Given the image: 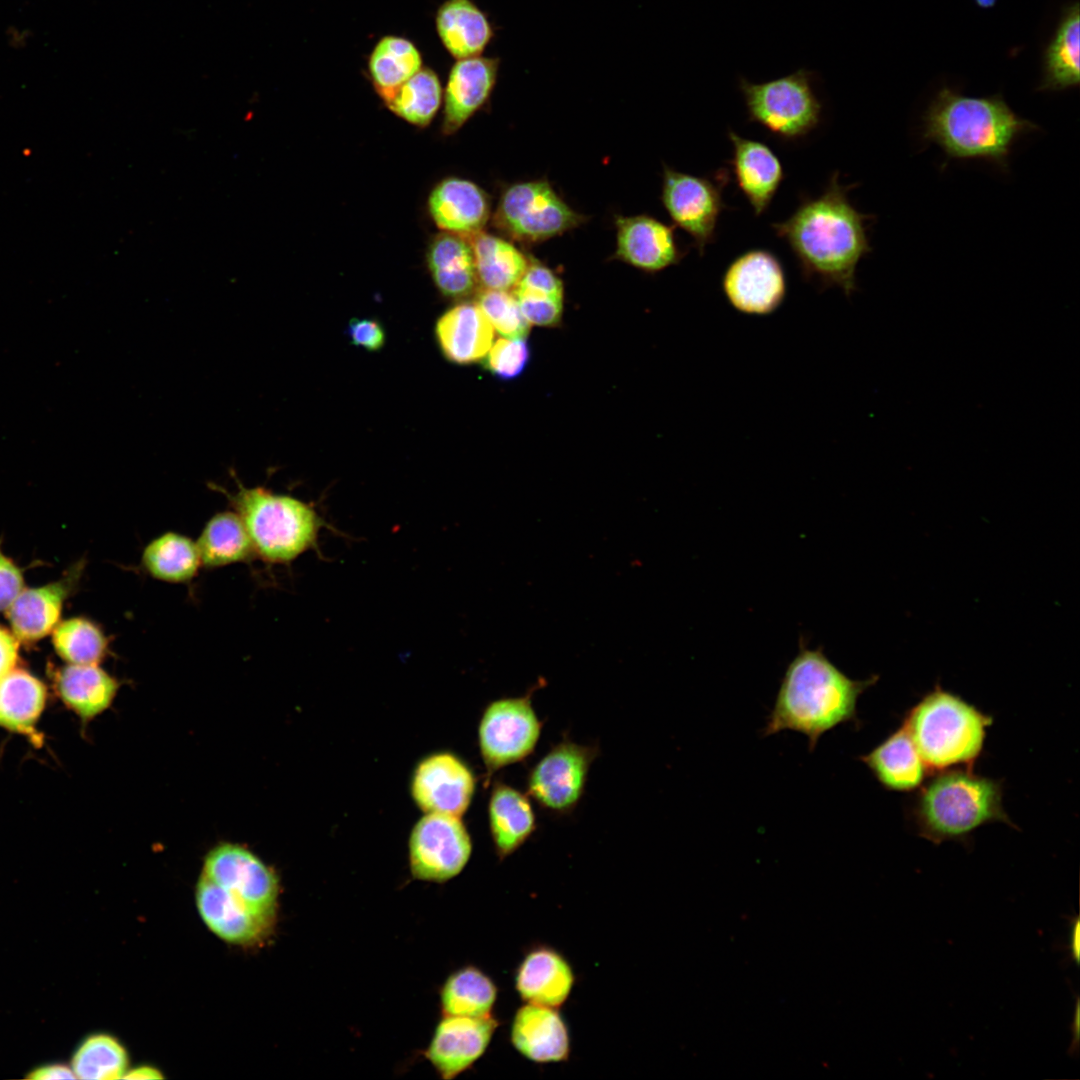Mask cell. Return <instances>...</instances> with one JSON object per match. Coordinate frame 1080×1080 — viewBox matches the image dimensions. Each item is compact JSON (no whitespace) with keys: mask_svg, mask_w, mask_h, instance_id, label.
<instances>
[{"mask_svg":"<svg viewBox=\"0 0 1080 1080\" xmlns=\"http://www.w3.org/2000/svg\"><path fill=\"white\" fill-rule=\"evenodd\" d=\"M913 815L921 835L934 842L959 839L987 822H1009L1000 784L967 770L934 777L919 793Z\"/></svg>","mask_w":1080,"mask_h":1080,"instance_id":"cell-5","label":"cell"},{"mask_svg":"<svg viewBox=\"0 0 1080 1080\" xmlns=\"http://www.w3.org/2000/svg\"><path fill=\"white\" fill-rule=\"evenodd\" d=\"M54 681L62 702L84 723L109 709L121 686L99 664H68L55 673Z\"/></svg>","mask_w":1080,"mask_h":1080,"instance_id":"cell-25","label":"cell"},{"mask_svg":"<svg viewBox=\"0 0 1080 1080\" xmlns=\"http://www.w3.org/2000/svg\"><path fill=\"white\" fill-rule=\"evenodd\" d=\"M23 589L22 570L2 552L0 547V612H6Z\"/></svg>","mask_w":1080,"mask_h":1080,"instance_id":"cell-44","label":"cell"},{"mask_svg":"<svg viewBox=\"0 0 1080 1080\" xmlns=\"http://www.w3.org/2000/svg\"><path fill=\"white\" fill-rule=\"evenodd\" d=\"M436 335L448 360L468 364L486 356L494 329L476 303H463L440 317Z\"/></svg>","mask_w":1080,"mask_h":1080,"instance_id":"cell-27","label":"cell"},{"mask_svg":"<svg viewBox=\"0 0 1080 1080\" xmlns=\"http://www.w3.org/2000/svg\"><path fill=\"white\" fill-rule=\"evenodd\" d=\"M500 58L475 56L457 60L450 69L444 93L442 130L458 131L490 98L497 82Z\"/></svg>","mask_w":1080,"mask_h":1080,"instance_id":"cell-19","label":"cell"},{"mask_svg":"<svg viewBox=\"0 0 1080 1080\" xmlns=\"http://www.w3.org/2000/svg\"><path fill=\"white\" fill-rule=\"evenodd\" d=\"M123 1078L126 1079H159L163 1078L160 1071L151 1066H140L126 1071Z\"/></svg>","mask_w":1080,"mask_h":1080,"instance_id":"cell-48","label":"cell"},{"mask_svg":"<svg viewBox=\"0 0 1080 1080\" xmlns=\"http://www.w3.org/2000/svg\"><path fill=\"white\" fill-rule=\"evenodd\" d=\"M877 676L854 680L840 670L823 648L811 649L801 642L788 664L762 736L790 730L803 734L813 752L819 739L839 725L858 721L860 695L874 685Z\"/></svg>","mask_w":1080,"mask_h":1080,"instance_id":"cell-2","label":"cell"},{"mask_svg":"<svg viewBox=\"0 0 1080 1080\" xmlns=\"http://www.w3.org/2000/svg\"><path fill=\"white\" fill-rule=\"evenodd\" d=\"M348 335L356 346H361L369 351L379 350L385 342V333L382 326L371 319H351L348 325Z\"/></svg>","mask_w":1080,"mask_h":1080,"instance_id":"cell-45","label":"cell"},{"mask_svg":"<svg viewBox=\"0 0 1080 1080\" xmlns=\"http://www.w3.org/2000/svg\"><path fill=\"white\" fill-rule=\"evenodd\" d=\"M467 239L478 282L485 289L511 291L524 274L529 258L512 242L483 231Z\"/></svg>","mask_w":1080,"mask_h":1080,"instance_id":"cell-32","label":"cell"},{"mask_svg":"<svg viewBox=\"0 0 1080 1080\" xmlns=\"http://www.w3.org/2000/svg\"><path fill=\"white\" fill-rule=\"evenodd\" d=\"M1079 3L1065 7L1043 56L1041 90H1063L1080 80Z\"/></svg>","mask_w":1080,"mask_h":1080,"instance_id":"cell-33","label":"cell"},{"mask_svg":"<svg viewBox=\"0 0 1080 1080\" xmlns=\"http://www.w3.org/2000/svg\"><path fill=\"white\" fill-rule=\"evenodd\" d=\"M510 1041L519 1054L534 1063L565 1062L570 1056V1033L558 1008L531 1003L521 1006L511 1023Z\"/></svg>","mask_w":1080,"mask_h":1080,"instance_id":"cell-21","label":"cell"},{"mask_svg":"<svg viewBox=\"0 0 1080 1080\" xmlns=\"http://www.w3.org/2000/svg\"><path fill=\"white\" fill-rule=\"evenodd\" d=\"M816 75L801 68L762 83L738 80L748 120L785 142L806 137L822 120L823 104L815 91Z\"/></svg>","mask_w":1080,"mask_h":1080,"instance_id":"cell-7","label":"cell"},{"mask_svg":"<svg viewBox=\"0 0 1080 1080\" xmlns=\"http://www.w3.org/2000/svg\"><path fill=\"white\" fill-rule=\"evenodd\" d=\"M888 790L909 791L918 787L926 765L904 727L859 758Z\"/></svg>","mask_w":1080,"mask_h":1080,"instance_id":"cell-30","label":"cell"},{"mask_svg":"<svg viewBox=\"0 0 1080 1080\" xmlns=\"http://www.w3.org/2000/svg\"><path fill=\"white\" fill-rule=\"evenodd\" d=\"M45 684L30 672L13 668L0 676V727L40 742L37 722L45 708Z\"/></svg>","mask_w":1080,"mask_h":1080,"instance_id":"cell-29","label":"cell"},{"mask_svg":"<svg viewBox=\"0 0 1080 1080\" xmlns=\"http://www.w3.org/2000/svg\"><path fill=\"white\" fill-rule=\"evenodd\" d=\"M19 641L14 634L0 626V676L16 667Z\"/></svg>","mask_w":1080,"mask_h":1080,"instance_id":"cell-46","label":"cell"},{"mask_svg":"<svg viewBox=\"0 0 1080 1080\" xmlns=\"http://www.w3.org/2000/svg\"><path fill=\"white\" fill-rule=\"evenodd\" d=\"M541 729L530 693L489 703L478 727L480 754L489 775L532 754Z\"/></svg>","mask_w":1080,"mask_h":1080,"instance_id":"cell-9","label":"cell"},{"mask_svg":"<svg viewBox=\"0 0 1080 1080\" xmlns=\"http://www.w3.org/2000/svg\"><path fill=\"white\" fill-rule=\"evenodd\" d=\"M144 570L168 583L190 582L202 566L196 542L176 532H166L150 541L141 556Z\"/></svg>","mask_w":1080,"mask_h":1080,"instance_id":"cell-37","label":"cell"},{"mask_svg":"<svg viewBox=\"0 0 1080 1080\" xmlns=\"http://www.w3.org/2000/svg\"><path fill=\"white\" fill-rule=\"evenodd\" d=\"M428 206L439 229L465 238L483 231L490 215L487 194L475 183L455 177L433 189Z\"/></svg>","mask_w":1080,"mask_h":1080,"instance_id":"cell-24","label":"cell"},{"mask_svg":"<svg viewBox=\"0 0 1080 1080\" xmlns=\"http://www.w3.org/2000/svg\"><path fill=\"white\" fill-rule=\"evenodd\" d=\"M56 653L68 664H100L110 653V640L99 625L85 617L61 621L53 630Z\"/></svg>","mask_w":1080,"mask_h":1080,"instance_id":"cell-39","label":"cell"},{"mask_svg":"<svg viewBox=\"0 0 1080 1080\" xmlns=\"http://www.w3.org/2000/svg\"><path fill=\"white\" fill-rule=\"evenodd\" d=\"M997 0H975L976 4L981 8H991L995 5Z\"/></svg>","mask_w":1080,"mask_h":1080,"instance_id":"cell-50","label":"cell"},{"mask_svg":"<svg viewBox=\"0 0 1080 1080\" xmlns=\"http://www.w3.org/2000/svg\"><path fill=\"white\" fill-rule=\"evenodd\" d=\"M442 99V87L437 74L422 67L403 83L385 105L405 121L427 126L436 115Z\"/></svg>","mask_w":1080,"mask_h":1080,"instance_id":"cell-40","label":"cell"},{"mask_svg":"<svg viewBox=\"0 0 1080 1080\" xmlns=\"http://www.w3.org/2000/svg\"><path fill=\"white\" fill-rule=\"evenodd\" d=\"M127 1066L125 1048L116 1038L103 1033L87 1037L75 1051L71 1062L76 1078L87 1080L123 1078Z\"/></svg>","mask_w":1080,"mask_h":1080,"instance_id":"cell-41","label":"cell"},{"mask_svg":"<svg viewBox=\"0 0 1080 1080\" xmlns=\"http://www.w3.org/2000/svg\"><path fill=\"white\" fill-rule=\"evenodd\" d=\"M853 187L841 185L835 171L818 197L802 195L789 218L771 224L790 247L805 280L821 289L838 287L846 296L857 288L859 261L872 251L866 225L871 215L851 204L847 194Z\"/></svg>","mask_w":1080,"mask_h":1080,"instance_id":"cell-1","label":"cell"},{"mask_svg":"<svg viewBox=\"0 0 1080 1080\" xmlns=\"http://www.w3.org/2000/svg\"><path fill=\"white\" fill-rule=\"evenodd\" d=\"M721 284L734 309L757 316L776 311L787 290L780 260L764 249L749 250L735 258L725 270Z\"/></svg>","mask_w":1080,"mask_h":1080,"instance_id":"cell-14","label":"cell"},{"mask_svg":"<svg viewBox=\"0 0 1080 1080\" xmlns=\"http://www.w3.org/2000/svg\"><path fill=\"white\" fill-rule=\"evenodd\" d=\"M514 983L519 997L526 1003L559 1008L572 991L575 974L561 952L539 944L523 956Z\"/></svg>","mask_w":1080,"mask_h":1080,"instance_id":"cell-22","label":"cell"},{"mask_svg":"<svg viewBox=\"0 0 1080 1080\" xmlns=\"http://www.w3.org/2000/svg\"><path fill=\"white\" fill-rule=\"evenodd\" d=\"M499 1022L492 1015H443L425 1057L438 1074L451 1080L469 1069L487 1050Z\"/></svg>","mask_w":1080,"mask_h":1080,"instance_id":"cell-16","label":"cell"},{"mask_svg":"<svg viewBox=\"0 0 1080 1080\" xmlns=\"http://www.w3.org/2000/svg\"><path fill=\"white\" fill-rule=\"evenodd\" d=\"M525 339L499 338L491 345L485 358L486 367L502 378H513L521 373L528 361Z\"/></svg>","mask_w":1080,"mask_h":1080,"instance_id":"cell-43","label":"cell"},{"mask_svg":"<svg viewBox=\"0 0 1080 1080\" xmlns=\"http://www.w3.org/2000/svg\"><path fill=\"white\" fill-rule=\"evenodd\" d=\"M231 474L237 487L234 492L217 484L209 486L220 491L241 518L256 557L270 564H288L317 548L324 522L310 504L262 486L246 487Z\"/></svg>","mask_w":1080,"mask_h":1080,"instance_id":"cell-4","label":"cell"},{"mask_svg":"<svg viewBox=\"0 0 1080 1080\" xmlns=\"http://www.w3.org/2000/svg\"><path fill=\"white\" fill-rule=\"evenodd\" d=\"M598 750L568 739L553 746L529 771L527 795L553 813L572 811L582 798Z\"/></svg>","mask_w":1080,"mask_h":1080,"instance_id":"cell-12","label":"cell"},{"mask_svg":"<svg viewBox=\"0 0 1080 1080\" xmlns=\"http://www.w3.org/2000/svg\"><path fill=\"white\" fill-rule=\"evenodd\" d=\"M201 875L251 908L276 916L278 876L248 848L229 842L217 845L205 857Z\"/></svg>","mask_w":1080,"mask_h":1080,"instance_id":"cell-13","label":"cell"},{"mask_svg":"<svg viewBox=\"0 0 1080 1080\" xmlns=\"http://www.w3.org/2000/svg\"><path fill=\"white\" fill-rule=\"evenodd\" d=\"M991 723V717L937 687L912 708L903 727L927 769H944L975 761Z\"/></svg>","mask_w":1080,"mask_h":1080,"instance_id":"cell-6","label":"cell"},{"mask_svg":"<svg viewBox=\"0 0 1080 1080\" xmlns=\"http://www.w3.org/2000/svg\"><path fill=\"white\" fill-rule=\"evenodd\" d=\"M488 820L497 856L504 859L518 850L536 829L527 794L505 783H495L488 803Z\"/></svg>","mask_w":1080,"mask_h":1080,"instance_id":"cell-28","label":"cell"},{"mask_svg":"<svg viewBox=\"0 0 1080 1080\" xmlns=\"http://www.w3.org/2000/svg\"><path fill=\"white\" fill-rule=\"evenodd\" d=\"M1037 128L1001 95L968 97L944 87L924 115L922 137L950 158H981L1006 168L1017 138Z\"/></svg>","mask_w":1080,"mask_h":1080,"instance_id":"cell-3","label":"cell"},{"mask_svg":"<svg viewBox=\"0 0 1080 1080\" xmlns=\"http://www.w3.org/2000/svg\"><path fill=\"white\" fill-rule=\"evenodd\" d=\"M422 65V55L415 44L397 35L380 38L368 58L371 82L384 103L415 75Z\"/></svg>","mask_w":1080,"mask_h":1080,"instance_id":"cell-36","label":"cell"},{"mask_svg":"<svg viewBox=\"0 0 1080 1080\" xmlns=\"http://www.w3.org/2000/svg\"><path fill=\"white\" fill-rule=\"evenodd\" d=\"M196 546L202 566L208 568L248 562L256 557L250 536L234 510L211 517Z\"/></svg>","mask_w":1080,"mask_h":1080,"instance_id":"cell-35","label":"cell"},{"mask_svg":"<svg viewBox=\"0 0 1080 1080\" xmlns=\"http://www.w3.org/2000/svg\"><path fill=\"white\" fill-rule=\"evenodd\" d=\"M733 156L728 160L736 184L755 216L769 207L785 174L779 158L764 143L743 138L728 129Z\"/></svg>","mask_w":1080,"mask_h":1080,"instance_id":"cell-23","label":"cell"},{"mask_svg":"<svg viewBox=\"0 0 1080 1080\" xmlns=\"http://www.w3.org/2000/svg\"><path fill=\"white\" fill-rule=\"evenodd\" d=\"M201 918L218 937L234 944H254L272 931L276 916L261 913L201 875L196 888Z\"/></svg>","mask_w":1080,"mask_h":1080,"instance_id":"cell-17","label":"cell"},{"mask_svg":"<svg viewBox=\"0 0 1080 1080\" xmlns=\"http://www.w3.org/2000/svg\"><path fill=\"white\" fill-rule=\"evenodd\" d=\"M585 221L544 179L507 187L493 216L494 226L515 241L533 244L569 231Z\"/></svg>","mask_w":1080,"mask_h":1080,"instance_id":"cell-8","label":"cell"},{"mask_svg":"<svg viewBox=\"0 0 1080 1080\" xmlns=\"http://www.w3.org/2000/svg\"><path fill=\"white\" fill-rule=\"evenodd\" d=\"M615 225L614 256L634 267L657 272L677 264L684 256L674 229L651 216H617Z\"/></svg>","mask_w":1080,"mask_h":1080,"instance_id":"cell-20","label":"cell"},{"mask_svg":"<svg viewBox=\"0 0 1080 1080\" xmlns=\"http://www.w3.org/2000/svg\"><path fill=\"white\" fill-rule=\"evenodd\" d=\"M435 26L441 43L457 60L480 56L495 35L488 15L473 0L444 1Z\"/></svg>","mask_w":1080,"mask_h":1080,"instance_id":"cell-26","label":"cell"},{"mask_svg":"<svg viewBox=\"0 0 1080 1080\" xmlns=\"http://www.w3.org/2000/svg\"><path fill=\"white\" fill-rule=\"evenodd\" d=\"M35 1080H51V1079H74L76 1078L71 1067L64 1064H46L39 1066L26 1076Z\"/></svg>","mask_w":1080,"mask_h":1080,"instance_id":"cell-47","label":"cell"},{"mask_svg":"<svg viewBox=\"0 0 1080 1080\" xmlns=\"http://www.w3.org/2000/svg\"><path fill=\"white\" fill-rule=\"evenodd\" d=\"M427 261L437 288L446 296H466L478 283L473 250L463 236L438 234L431 242Z\"/></svg>","mask_w":1080,"mask_h":1080,"instance_id":"cell-31","label":"cell"},{"mask_svg":"<svg viewBox=\"0 0 1080 1080\" xmlns=\"http://www.w3.org/2000/svg\"><path fill=\"white\" fill-rule=\"evenodd\" d=\"M728 177L724 169L713 176H694L664 167L662 203L672 221L691 236L700 256L714 241L718 218L727 209L722 193Z\"/></svg>","mask_w":1080,"mask_h":1080,"instance_id":"cell-10","label":"cell"},{"mask_svg":"<svg viewBox=\"0 0 1080 1080\" xmlns=\"http://www.w3.org/2000/svg\"><path fill=\"white\" fill-rule=\"evenodd\" d=\"M409 865L414 878L442 883L457 876L472 853L471 837L461 817L425 814L409 837Z\"/></svg>","mask_w":1080,"mask_h":1080,"instance_id":"cell-11","label":"cell"},{"mask_svg":"<svg viewBox=\"0 0 1080 1080\" xmlns=\"http://www.w3.org/2000/svg\"><path fill=\"white\" fill-rule=\"evenodd\" d=\"M1072 929L1070 930L1069 946L1073 960L1079 959V921L1076 918L1072 921Z\"/></svg>","mask_w":1080,"mask_h":1080,"instance_id":"cell-49","label":"cell"},{"mask_svg":"<svg viewBox=\"0 0 1080 1080\" xmlns=\"http://www.w3.org/2000/svg\"><path fill=\"white\" fill-rule=\"evenodd\" d=\"M520 311L530 325L554 326L562 315L563 284L548 267L533 258L513 288Z\"/></svg>","mask_w":1080,"mask_h":1080,"instance_id":"cell-34","label":"cell"},{"mask_svg":"<svg viewBox=\"0 0 1080 1080\" xmlns=\"http://www.w3.org/2000/svg\"><path fill=\"white\" fill-rule=\"evenodd\" d=\"M83 568V562H78L61 579L21 591L6 610L12 633L19 642H36L54 630Z\"/></svg>","mask_w":1080,"mask_h":1080,"instance_id":"cell-18","label":"cell"},{"mask_svg":"<svg viewBox=\"0 0 1080 1080\" xmlns=\"http://www.w3.org/2000/svg\"><path fill=\"white\" fill-rule=\"evenodd\" d=\"M476 787L472 770L456 755L441 752L422 759L411 779V795L425 814L461 817Z\"/></svg>","mask_w":1080,"mask_h":1080,"instance_id":"cell-15","label":"cell"},{"mask_svg":"<svg viewBox=\"0 0 1080 1080\" xmlns=\"http://www.w3.org/2000/svg\"><path fill=\"white\" fill-rule=\"evenodd\" d=\"M495 982L475 966L462 967L448 976L440 990L443 1015L487 1017L497 999Z\"/></svg>","mask_w":1080,"mask_h":1080,"instance_id":"cell-38","label":"cell"},{"mask_svg":"<svg viewBox=\"0 0 1080 1080\" xmlns=\"http://www.w3.org/2000/svg\"><path fill=\"white\" fill-rule=\"evenodd\" d=\"M476 304L501 336L526 338L531 325L523 317L512 291L484 288L478 293Z\"/></svg>","mask_w":1080,"mask_h":1080,"instance_id":"cell-42","label":"cell"}]
</instances>
